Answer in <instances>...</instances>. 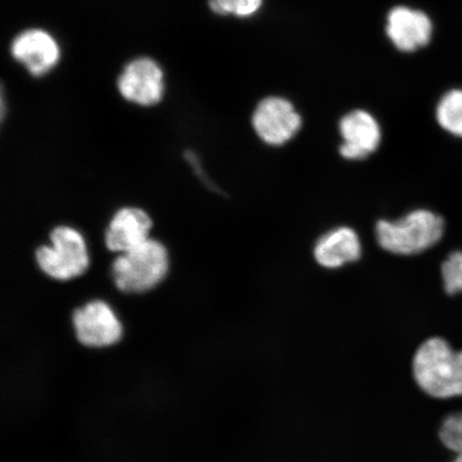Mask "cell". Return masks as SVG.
Listing matches in <instances>:
<instances>
[{
  "instance_id": "277c9868",
  "label": "cell",
  "mask_w": 462,
  "mask_h": 462,
  "mask_svg": "<svg viewBox=\"0 0 462 462\" xmlns=\"http://www.w3.org/2000/svg\"><path fill=\"white\" fill-rule=\"evenodd\" d=\"M36 259L39 268L57 281H69L82 275L89 264L82 235L69 226L53 229L51 245L40 246Z\"/></svg>"
},
{
  "instance_id": "8fae6325",
  "label": "cell",
  "mask_w": 462,
  "mask_h": 462,
  "mask_svg": "<svg viewBox=\"0 0 462 462\" xmlns=\"http://www.w3.org/2000/svg\"><path fill=\"white\" fill-rule=\"evenodd\" d=\"M363 245L359 234L349 226H337L322 234L315 242L313 257L326 270H337L359 262Z\"/></svg>"
},
{
  "instance_id": "5bb4252c",
  "label": "cell",
  "mask_w": 462,
  "mask_h": 462,
  "mask_svg": "<svg viewBox=\"0 0 462 462\" xmlns=\"http://www.w3.org/2000/svg\"><path fill=\"white\" fill-rule=\"evenodd\" d=\"M263 0H209V7L217 15L250 17L262 8Z\"/></svg>"
},
{
  "instance_id": "52a82bcc",
  "label": "cell",
  "mask_w": 462,
  "mask_h": 462,
  "mask_svg": "<svg viewBox=\"0 0 462 462\" xmlns=\"http://www.w3.org/2000/svg\"><path fill=\"white\" fill-rule=\"evenodd\" d=\"M343 143L338 153L346 161L360 162L377 152L383 141V131L374 115L363 109L346 114L338 124Z\"/></svg>"
},
{
  "instance_id": "3957f363",
  "label": "cell",
  "mask_w": 462,
  "mask_h": 462,
  "mask_svg": "<svg viewBox=\"0 0 462 462\" xmlns=\"http://www.w3.org/2000/svg\"><path fill=\"white\" fill-rule=\"evenodd\" d=\"M169 270V254L157 240L121 253L113 263V279L119 291L142 293L150 291L164 279Z\"/></svg>"
},
{
  "instance_id": "6da1fadb",
  "label": "cell",
  "mask_w": 462,
  "mask_h": 462,
  "mask_svg": "<svg viewBox=\"0 0 462 462\" xmlns=\"http://www.w3.org/2000/svg\"><path fill=\"white\" fill-rule=\"evenodd\" d=\"M446 222L429 209H415L396 219H379L374 235L383 251L396 256H414L442 239Z\"/></svg>"
},
{
  "instance_id": "4fadbf2b",
  "label": "cell",
  "mask_w": 462,
  "mask_h": 462,
  "mask_svg": "<svg viewBox=\"0 0 462 462\" xmlns=\"http://www.w3.org/2000/svg\"><path fill=\"white\" fill-rule=\"evenodd\" d=\"M436 117L443 130L462 137V90H450L442 97L438 103Z\"/></svg>"
},
{
  "instance_id": "7a4b0ae2",
  "label": "cell",
  "mask_w": 462,
  "mask_h": 462,
  "mask_svg": "<svg viewBox=\"0 0 462 462\" xmlns=\"http://www.w3.org/2000/svg\"><path fill=\"white\" fill-rule=\"evenodd\" d=\"M412 372L427 395L439 400L462 395V351H454L446 339L425 340L415 352Z\"/></svg>"
},
{
  "instance_id": "9a60e30c",
  "label": "cell",
  "mask_w": 462,
  "mask_h": 462,
  "mask_svg": "<svg viewBox=\"0 0 462 462\" xmlns=\"http://www.w3.org/2000/svg\"><path fill=\"white\" fill-rule=\"evenodd\" d=\"M444 289L454 296L462 292V252H453L441 265Z\"/></svg>"
},
{
  "instance_id": "8992f818",
  "label": "cell",
  "mask_w": 462,
  "mask_h": 462,
  "mask_svg": "<svg viewBox=\"0 0 462 462\" xmlns=\"http://www.w3.org/2000/svg\"><path fill=\"white\" fill-rule=\"evenodd\" d=\"M117 88L120 96L130 103L143 107L154 106L165 94L164 72L152 58H136L120 73Z\"/></svg>"
},
{
  "instance_id": "2e32d148",
  "label": "cell",
  "mask_w": 462,
  "mask_h": 462,
  "mask_svg": "<svg viewBox=\"0 0 462 462\" xmlns=\"http://www.w3.org/2000/svg\"><path fill=\"white\" fill-rule=\"evenodd\" d=\"M457 454V457H456L452 462H462V447L459 448Z\"/></svg>"
},
{
  "instance_id": "5b68a950",
  "label": "cell",
  "mask_w": 462,
  "mask_h": 462,
  "mask_svg": "<svg viewBox=\"0 0 462 462\" xmlns=\"http://www.w3.org/2000/svg\"><path fill=\"white\" fill-rule=\"evenodd\" d=\"M252 125L260 141L271 147H281L301 130L302 117L291 101L273 96L258 103Z\"/></svg>"
},
{
  "instance_id": "9c48e42d",
  "label": "cell",
  "mask_w": 462,
  "mask_h": 462,
  "mask_svg": "<svg viewBox=\"0 0 462 462\" xmlns=\"http://www.w3.org/2000/svg\"><path fill=\"white\" fill-rule=\"evenodd\" d=\"M11 55L34 78L50 73L60 63V43L48 32L31 28L17 34L10 46Z\"/></svg>"
},
{
  "instance_id": "30bf717a",
  "label": "cell",
  "mask_w": 462,
  "mask_h": 462,
  "mask_svg": "<svg viewBox=\"0 0 462 462\" xmlns=\"http://www.w3.org/2000/svg\"><path fill=\"white\" fill-rule=\"evenodd\" d=\"M385 31L398 51L412 53L430 42L432 23L423 11L398 5L386 17Z\"/></svg>"
},
{
  "instance_id": "7c38bea8",
  "label": "cell",
  "mask_w": 462,
  "mask_h": 462,
  "mask_svg": "<svg viewBox=\"0 0 462 462\" xmlns=\"http://www.w3.org/2000/svg\"><path fill=\"white\" fill-rule=\"evenodd\" d=\"M152 219L138 208H123L114 216L106 233L109 251L125 253L149 239Z\"/></svg>"
},
{
  "instance_id": "ba28073f",
  "label": "cell",
  "mask_w": 462,
  "mask_h": 462,
  "mask_svg": "<svg viewBox=\"0 0 462 462\" xmlns=\"http://www.w3.org/2000/svg\"><path fill=\"white\" fill-rule=\"evenodd\" d=\"M73 328L79 342L91 348H104L118 342L123 327L106 302L92 301L74 311Z\"/></svg>"
}]
</instances>
